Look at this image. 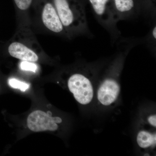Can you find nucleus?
I'll return each mask as SVG.
<instances>
[{"label":"nucleus","instance_id":"obj_11","mask_svg":"<svg viewBox=\"0 0 156 156\" xmlns=\"http://www.w3.org/2000/svg\"><path fill=\"white\" fill-rule=\"evenodd\" d=\"M9 83L12 88L14 89H19L22 92H25L29 88L28 84L21 82L15 79H11L9 80Z\"/></svg>","mask_w":156,"mask_h":156},{"label":"nucleus","instance_id":"obj_4","mask_svg":"<svg viewBox=\"0 0 156 156\" xmlns=\"http://www.w3.org/2000/svg\"><path fill=\"white\" fill-rule=\"evenodd\" d=\"M62 120L58 117H52L47 113L40 110L31 113L27 119V126L34 132L47 131H55L58 128L57 124L61 123Z\"/></svg>","mask_w":156,"mask_h":156},{"label":"nucleus","instance_id":"obj_3","mask_svg":"<svg viewBox=\"0 0 156 156\" xmlns=\"http://www.w3.org/2000/svg\"><path fill=\"white\" fill-rule=\"evenodd\" d=\"M68 86L79 103L86 105L92 101L93 97V87L87 77L81 74H74L69 79Z\"/></svg>","mask_w":156,"mask_h":156},{"label":"nucleus","instance_id":"obj_10","mask_svg":"<svg viewBox=\"0 0 156 156\" xmlns=\"http://www.w3.org/2000/svg\"><path fill=\"white\" fill-rule=\"evenodd\" d=\"M138 145L143 148H146L156 145V134H152L144 131L139 132L136 138Z\"/></svg>","mask_w":156,"mask_h":156},{"label":"nucleus","instance_id":"obj_8","mask_svg":"<svg viewBox=\"0 0 156 156\" xmlns=\"http://www.w3.org/2000/svg\"><path fill=\"white\" fill-rule=\"evenodd\" d=\"M36 0H13L15 9L19 18L22 16L23 21L21 28H28L29 24L28 14L31 8H33Z\"/></svg>","mask_w":156,"mask_h":156},{"label":"nucleus","instance_id":"obj_2","mask_svg":"<svg viewBox=\"0 0 156 156\" xmlns=\"http://www.w3.org/2000/svg\"><path fill=\"white\" fill-rule=\"evenodd\" d=\"M33 8L36 10L41 23L47 30L69 37L51 0H36Z\"/></svg>","mask_w":156,"mask_h":156},{"label":"nucleus","instance_id":"obj_7","mask_svg":"<svg viewBox=\"0 0 156 156\" xmlns=\"http://www.w3.org/2000/svg\"><path fill=\"white\" fill-rule=\"evenodd\" d=\"M119 85L115 80L109 78L103 81L98 91V101L105 106H108L116 100L119 94Z\"/></svg>","mask_w":156,"mask_h":156},{"label":"nucleus","instance_id":"obj_13","mask_svg":"<svg viewBox=\"0 0 156 156\" xmlns=\"http://www.w3.org/2000/svg\"><path fill=\"white\" fill-rule=\"evenodd\" d=\"M148 121L149 123L151 124V126L154 127H156V115L151 116L149 117L148 119Z\"/></svg>","mask_w":156,"mask_h":156},{"label":"nucleus","instance_id":"obj_9","mask_svg":"<svg viewBox=\"0 0 156 156\" xmlns=\"http://www.w3.org/2000/svg\"><path fill=\"white\" fill-rule=\"evenodd\" d=\"M114 2L115 14L118 20L121 18L127 17L130 15L134 9L133 0H113Z\"/></svg>","mask_w":156,"mask_h":156},{"label":"nucleus","instance_id":"obj_1","mask_svg":"<svg viewBox=\"0 0 156 156\" xmlns=\"http://www.w3.org/2000/svg\"><path fill=\"white\" fill-rule=\"evenodd\" d=\"M62 25L69 36L88 32L87 17L75 0H51Z\"/></svg>","mask_w":156,"mask_h":156},{"label":"nucleus","instance_id":"obj_5","mask_svg":"<svg viewBox=\"0 0 156 156\" xmlns=\"http://www.w3.org/2000/svg\"><path fill=\"white\" fill-rule=\"evenodd\" d=\"M99 22L113 34H118L116 24L118 19L114 12L108 9L109 0H89Z\"/></svg>","mask_w":156,"mask_h":156},{"label":"nucleus","instance_id":"obj_12","mask_svg":"<svg viewBox=\"0 0 156 156\" xmlns=\"http://www.w3.org/2000/svg\"><path fill=\"white\" fill-rule=\"evenodd\" d=\"M21 69L23 70L35 72L37 69V66L34 63L29 62L23 61L20 65Z\"/></svg>","mask_w":156,"mask_h":156},{"label":"nucleus","instance_id":"obj_14","mask_svg":"<svg viewBox=\"0 0 156 156\" xmlns=\"http://www.w3.org/2000/svg\"><path fill=\"white\" fill-rule=\"evenodd\" d=\"M152 34L153 37L154 39H156V27L155 26L154 27L153 29L152 30Z\"/></svg>","mask_w":156,"mask_h":156},{"label":"nucleus","instance_id":"obj_6","mask_svg":"<svg viewBox=\"0 0 156 156\" xmlns=\"http://www.w3.org/2000/svg\"><path fill=\"white\" fill-rule=\"evenodd\" d=\"M18 38L15 37L14 41L11 42L8 47L9 54L14 58L23 61L36 62L38 61L39 57L36 50L23 39H21L19 35Z\"/></svg>","mask_w":156,"mask_h":156}]
</instances>
